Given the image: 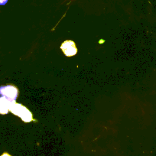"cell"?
I'll return each mask as SVG.
<instances>
[{"label": "cell", "mask_w": 156, "mask_h": 156, "mask_svg": "<svg viewBox=\"0 0 156 156\" xmlns=\"http://www.w3.org/2000/svg\"><path fill=\"white\" fill-rule=\"evenodd\" d=\"M9 111H11L14 115L20 117L23 122H30L33 121V115L31 111L25 106L17 103L16 102H14L12 104Z\"/></svg>", "instance_id": "cell-1"}, {"label": "cell", "mask_w": 156, "mask_h": 156, "mask_svg": "<svg viewBox=\"0 0 156 156\" xmlns=\"http://www.w3.org/2000/svg\"><path fill=\"white\" fill-rule=\"evenodd\" d=\"M1 156H12V155H10V154H8V153L5 152V153H3V154H2Z\"/></svg>", "instance_id": "cell-6"}, {"label": "cell", "mask_w": 156, "mask_h": 156, "mask_svg": "<svg viewBox=\"0 0 156 156\" xmlns=\"http://www.w3.org/2000/svg\"><path fill=\"white\" fill-rule=\"evenodd\" d=\"M0 96L7 98L11 101H16L19 96V90L12 84L0 87Z\"/></svg>", "instance_id": "cell-2"}, {"label": "cell", "mask_w": 156, "mask_h": 156, "mask_svg": "<svg viewBox=\"0 0 156 156\" xmlns=\"http://www.w3.org/2000/svg\"><path fill=\"white\" fill-rule=\"evenodd\" d=\"M61 49L63 51L64 55L67 57L74 56L77 53V48L76 47V44L73 41H70V40H67V41H64L61 45Z\"/></svg>", "instance_id": "cell-3"}, {"label": "cell", "mask_w": 156, "mask_h": 156, "mask_svg": "<svg viewBox=\"0 0 156 156\" xmlns=\"http://www.w3.org/2000/svg\"><path fill=\"white\" fill-rule=\"evenodd\" d=\"M16 101H11L4 97H0V114L5 115L9 111L12 104Z\"/></svg>", "instance_id": "cell-4"}, {"label": "cell", "mask_w": 156, "mask_h": 156, "mask_svg": "<svg viewBox=\"0 0 156 156\" xmlns=\"http://www.w3.org/2000/svg\"><path fill=\"white\" fill-rule=\"evenodd\" d=\"M8 2V0H0V5H4Z\"/></svg>", "instance_id": "cell-5"}]
</instances>
